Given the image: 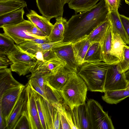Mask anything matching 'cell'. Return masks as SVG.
Here are the masks:
<instances>
[{"label": "cell", "instance_id": "6da1fadb", "mask_svg": "<svg viewBox=\"0 0 129 129\" xmlns=\"http://www.w3.org/2000/svg\"><path fill=\"white\" fill-rule=\"evenodd\" d=\"M109 11L104 0L67 21L63 42L74 43L87 37L101 23L108 19Z\"/></svg>", "mask_w": 129, "mask_h": 129}, {"label": "cell", "instance_id": "7a4b0ae2", "mask_svg": "<svg viewBox=\"0 0 129 129\" xmlns=\"http://www.w3.org/2000/svg\"><path fill=\"white\" fill-rule=\"evenodd\" d=\"M110 65L104 61L86 62L80 67L77 73L90 91L104 92L106 74Z\"/></svg>", "mask_w": 129, "mask_h": 129}, {"label": "cell", "instance_id": "3957f363", "mask_svg": "<svg viewBox=\"0 0 129 129\" xmlns=\"http://www.w3.org/2000/svg\"><path fill=\"white\" fill-rule=\"evenodd\" d=\"M87 87L77 73L71 72L68 80L60 91L64 103L71 110L85 104Z\"/></svg>", "mask_w": 129, "mask_h": 129}, {"label": "cell", "instance_id": "277c9868", "mask_svg": "<svg viewBox=\"0 0 129 129\" xmlns=\"http://www.w3.org/2000/svg\"><path fill=\"white\" fill-rule=\"evenodd\" d=\"M5 55L12 62L10 68L11 71L20 76L30 72L37 59L23 51L16 44Z\"/></svg>", "mask_w": 129, "mask_h": 129}, {"label": "cell", "instance_id": "5b68a950", "mask_svg": "<svg viewBox=\"0 0 129 129\" xmlns=\"http://www.w3.org/2000/svg\"><path fill=\"white\" fill-rule=\"evenodd\" d=\"M86 108L90 129H114L111 117L100 104L93 99L88 100Z\"/></svg>", "mask_w": 129, "mask_h": 129}, {"label": "cell", "instance_id": "8992f818", "mask_svg": "<svg viewBox=\"0 0 129 129\" xmlns=\"http://www.w3.org/2000/svg\"><path fill=\"white\" fill-rule=\"evenodd\" d=\"M34 25L29 20H24L17 24L3 26L0 28L18 45L36 39H48L40 37L30 33L29 30Z\"/></svg>", "mask_w": 129, "mask_h": 129}, {"label": "cell", "instance_id": "52a82bcc", "mask_svg": "<svg viewBox=\"0 0 129 129\" xmlns=\"http://www.w3.org/2000/svg\"><path fill=\"white\" fill-rule=\"evenodd\" d=\"M25 98L21 115L29 123L30 129H43L39 118L34 90L28 82L25 87Z\"/></svg>", "mask_w": 129, "mask_h": 129}, {"label": "cell", "instance_id": "ba28073f", "mask_svg": "<svg viewBox=\"0 0 129 129\" xmlns=\"http://www.w3.org/2000/svg\"><path fill=\"white\" fill-rule=\"evenodd\" d=\"M25 87L23 85L10 88L6 90L0 97V110L6 125Z\"/></svg>", "mask_w": 129, "mask_h": 129}, {"label": "cell", "instance_id": "9c48e42d", "mask_svg": "<svg viewBox=\"0 0 129 129\" xmlns=\"http://www.w3.org/2000/svg\"><path fill=\"white\" fill-rule=\"evenodd\" d=\"M38 112L43 129H53L56 109L34 89Z\"/></svg>", "mask_w": 129, "mask_h": 129}, {"label": "cell", "instance_id": "30bf717a", "mask_svg": "<svg viewBox=\"0 0 129 129\" xmlns=\"http://www.w3.org/2000/svg\"><path fill=\"white\" fill-rule=\"evenodd\" d=\"M128 82L125 73L120 71L118 64L110 65L106 77L105 91L126 89Z\"/></svg>", "mask_w": 129, "mask_h": 129}, {"label": "cell", "instance_id": "8fae6325", "mask_svg": "<svg viewBox=\"0 0 129 129\" xmlns=\"http://www.w3.org/2000/svg\"><path fill=\"white\" fill-rule=\"evenodd\" d=\"M52 51L69 71L77 73L80 66L75 57L72 43L53 48Z\"/></svg>", "mask_w": 129, "mask_h": 129}, {"label": "cell", "instance_id": "7c38bea8", "mask_svg": "<svg viewBox=\"0 0 129 129\" xmlns=\"http://www.w3.org/2000/svg\"><path fill=\"white\" fill-rule=\"evenodd\" d=\"M40 13L50 20L62 16L64 5L62 0H36Z\"/></svg>", "mask_w": 129, "mask_h": 129}, {"label": "cell", "instance_id": "4fadbf2b", "mask_svg": "<svg viewBox=\"0 0 129 129\" xmlns=\"http://www.w3.org/2000/svg\"><path fill=\"white\" fill-rule=\"evenodd\" d=\"M70 43H65L61 41L39 44L30 41L25 42L18 45L24 51L37 57L36 55L38 53H41L45 51L52 50L54 48Z\"/></svg>", "mask_w": 129, "mask_h": 129}, {"label": "cell", "instance_id": "5bb4252c", "mask_svg": "<svg viewBox=\"0 0 129 129\" xmlns=\"http://www.w3.org/2000/svg\"><path fill=\"white\" fill-rule=\"evenodd\" d=\"M113 34L110 24L105 36L100 43L103 61L109 65L118 64L120 61L118 58L111 54Z\"/></svg>", "mask_w": 129, "mask_h": 129}, {"label": "cell", "instance_id": "9a60e30c", "mask_svg": "<svg viewBox=\"0 0 129 129\" xmlns=\"http://www.w3.org/2000/svg\"><path fill=\"white\" fill-rule=\"evenodd\" d=\"M71 72L62 65L56 72L48 75L46 80L52 87L60 91L68 80Z\"/></svg>", "mask_w": 129, "mask_h": 129}, {"label": "cell", "instance_id": "2e32d148", "mask_svg": "<svg viewBox=\"0 0 129 129\" xmlns=\"http://www.w3.org/2000/svg\"><path fill=\"white\" fill-rule=\"evenodd\" d=\"M71 112L73 123L77 129H90L86 103L71 109Z\"/></svg>", "mask_w": 129, "mask_h": 129}, {"label": "cell", "instance_id": "e0dca14e", "mask_svg": "<svg viewBox=\"0 0 129 129\" xmlns=\"http://www.w3.org/2000/svg\"><path fill=\"white\" fill-rule=\"evenodd\" d=\"M26 16L28 20L44 32L47 37L49 36L53 26L50 20L43 15H40L32 10H31Z\"/></svg>", "mask_w": 129, "mask_h": 129}, {"label": "cell", "instance_id": "ac0fdd59", "mask_svg": "<svg viewBox=\"0 0 129 129\" xmlns=\"http://www.w3.org/2000/svg\"><path fill=\"white\" fill-rule=\"evenodd\" d=\"M118 11L109 12L108 18L111 25L113 32L118 34L123 41L129 45V39L120 20Z\"/></svg>", "mask_w": 129, "mask_h": 129}, {"label": "cell", "instance_id": "d6986e66", "mask_svg": "<svg viewBox=\"0 0 129 129\" xmlns=\"http://www.w3.org/2000/svg\"><path fill=\"white\" fill-rule=\"evenodd\" d=\"M56 22L53 26L48 39L50 42L63 41L64 38L67 20L62 16L56 18Z\"/></svg>", "mask_w": 129, "mask_h": 129}, {"label": "cell", "instance_id": "ffe728a7", "mask_svg": "<svg viewBox=\"0 0 129 129\" xmlns=\"http://www.w3.org/2000/svg\"><path fill=\"white\" fill-rule=\"evenodd\" d=\"M10 68L0 69V97L6 90L22 85L13 77Z\"/></svg>", "mask_w": 129, "mask_h": 129}, {"label": "cell", "instance_id": "44dd1931", "mask_svg": "<svg viewBox=\"0 0 129 129\" xmlns=\"http://www.w3.org/2000/svg\"><path fill=\"white\" fill-rule=\"evenodd\" d=\"M91 44L87 37L72 43L74 55L80 67L83 64L85 57Z\"/></svg>", "mask_w": 129, "mask_h": 129}, {"label": "cell", "instance_id": "7402d4cb", "mask_svg": "<svg viewBox=\"0 0 129 129\" xmlns=\"http://www.w3.org/2000/svg\"><path fill=\"white\" fill-rule=\"evenodd\" d=\"M102 96L103 100L107 103L116 104L129 96V89H125L106 91Z\"/></svg>", "mask_w": 129, "mask_h": 129}, {"label": "cell", "instance_id": "603a6c76", "mask_svg": "<svg viewBox=\"0 0 129 129\" xmlns=\"http://www.w3.org/2000/svg\"><path fill=\"white\" fill-rule=\"evenodd\" d=\"M23 9H19L0 16V27L6 25L17 24L25 20Z\"/></svg>", "mask_w": 129, "mask_h": 129}, {"label": "cell", "instance_id": "cb8c5ba5", "mask_svg": "<svg viewBox=\"0 0 129 129\" xmlns=\"http://www.w3.org/2000/svg\"><path fill=\"white\" fill-rule=\"evenodd\" d=\"M25 88L23 91L16 107L9 117L5 129H13L16 123L21 115L25 101Z\"/></svg>", "mask_w": 129, "mask_h": 129}, {"label": "cell", "instance_id": "d4e9b609", "mask_svg": "<svg viewBox=\"0 0 129 129\" xmlns=\"http://www.w3.org/2000/svg\"><path fill=\"white\" fill-rule=\"evenodd\" d=\"M27 6L24 0H8L0 1V16L19 9Z\"/></svg>", "mask_w": 129, "mask_h": 129}, {"label": "cell", "instance_id": "484cf974", "mask_svg": "<svg viewBox=\"0 0 129 129\" xmlns=\"http://www.w3.org/2000/svg\"><path fill=\"white\" fill-rule=\"evenodd\" d=\"M103 61L100 43H91L85 57L83 63L86 62Z\"/></svg>", "mask_w": 129, "mask_h": 129}, {"label": "cell", "instance_id": "4316f807", "mask_svg": "<svg viewBox=\"0 0 129 129\" xmlns=\"http://www.w3.org/2000/svg\"><path fill=\"white\" fill-rule=\"evenodd\" d=\"M108 18L95 28L88 35L87 38L90 42L100 43L105 36L110 25Z\"/></svg>", "mask_w": 129, "mask_h": 129}, {"label": "cell", "instance_id": "83f0119b", "mask_svg": "<svg viewBox=\"0 0 129 129\" xmlns=\"http://www.w3.org/2000/svg\"><path fill=\"white\" fill-rule=\"evenodd\" d=\"M100 0H71L68 4L69 8L74 10L75 14L91 8Z\"/></svg>", "mask_w": 129, "mask_h": 129}, {"label": "cell", "instance_id": "f1b7e54d", "mask_svg": "<svg viewBox=\"0 0 129 129\" xmlns=\"http://www.w3.org/2000/svg\"><path fill=\"white\" fill-rule=\"evenodd\" d=\"M44 90L47 101L52 105L64 102L60 91L52 87L46 80Z\"/></svg>", "mask_w": 129, "mask_h": 129}, {"label": "cell", "instance_id": "f546056e", "mask_svg": "<svg viewBox=\"0 0 129 129\" xmlns=\"http://www.w3.org/2000/svg\"><path fill=\"white\" fill-rule=\"evenodd\" d=\"M126 45L118 34L113 33L111 54L118 58L120 61V62L122 61L123 59V47Z\"/></svg>", "mask_w": 129, "mask_h": 129}, {"label": "cell", "instance_id": "4dcf8cb0", "mask_svg": "<svg viewBox=\"0 0 129 129\" xmlns=\"http://www.w3.org/2000/svg\"><path fill=\"white\" fill-rule=\"evenodd\" d=\"M15 42L5 33L0 34V54H5L13 48Z\"/></svg>", "mask_w": 129, "mask_h": 129}, {"label": "cell", "instance_id": "1f68e13d", "mask_svg": "<svg viewBox=\"0 0 129 129\" xmlns=\"http://www.w3.org/2000/svg\"><path fill=\"white\" fill-rule=\"evenodd\" d=\"M123 59L118 64V67L122 72L125 73L129 70V46L127 45L123 47Z\"/></svg>", "mask_w": 129, "mask_h": 129}, {"label": "cell", "instance_id": "d6a6232c", "mask_svg": "<svg viewBox=\"0 0 129 129\" xmlns=\"http://www.w3.org/2000/svg\"><path fill=\"white\" fill-rule=\"evenodd\" d=\"M50 74H47L42 72H37L28 76V79L34 80L39 86L44 90V86L47 76Z\"/></svg>", "mask_w": 129, "mask_h": 129}, {"label": "cell", "instance_id": "836d02e7", "mask_svg": "<svg viewBox=\"0 0 129 129\" xmlns=\"http://www.w3.org/2000/svg\"><path fill=\"white\" fill-rule=\"evenodd\" d=\"M29 129L30 127L28 121L26 117L21 115L16 123L13 129Z\"/></svg>", "mask_w": 129, "mask_h": 129}, {"label": "cell", "instance_id": "e575fe53", "mask_svg": "<svg viewBox=\"0 0 129 129\" xmlns=\"http://www.w3.org/2000/svg\"><path fill=\"white\" fill-rule=\"evenodd\" d=\"M109 12L118 11L120 3V0H104Z\"/></svg>", "mask_w": 129, "mask_h": 129}, {"label": "cell", "instance_id": "d590c367", "mask_svg": "<svg viewBox=\"0 0 129 129\" xmlns=\"http://www.w3.org/2000/svg\"><path fill=\"white\" fill-rule=\"evenodd\" d=\"M28 79V82L33 89L47 101L44 90L39 86L34 80L33 79Z\"/></svg>", "mask_w": 129, "mask_h": 129}, {"label": "cell", "instance_id": "8d00e7d4", "mask_svg": "<svg viewBox=\"0 0 129 129\" xmlns=\"http://www.w3.org/2000/svg\"><path fill=\"white\" fill-rule=\"evenodd\" d=\"M41 53L43 59L44 61H48L53 60H59L61 62L52 50L43 51Z\"/></svg>", "mask_w": 129, "mask_h": 129}, {"label": "cell", "instance_id": "74e56055", "mask_svg": "<svg viewBox=\"0 0 129 129\" xmlns=\"http://www.w3.org/2000/svg\"><path fill=\"white\" fill-rule=\"evenodd\" d=\"M6 55L0 54V69L7 68L9 65L12 64L11 62Z\"/></svg>", "mask_w": 129, "mask_h": 129}, {"label": "cell", "instance_id": "f35d334b", "mask_svg": "<svg viewBox=\"0 0 129 129\" xmlns=\"http://www.w3.org/2000/svg\"><path fill=\"white\" fill-rule=\"evenodd\" d=\"M120 20L129 39V18L119 14Z\"/></svg>", "mask_w": 129, "mask_h": 129}, {"label": "cell", "instance_id": "ab89813d", "mask_svg": "<svg viewBox=\"0 0 129 129\" xmlns=\"http://www.w3.org/2000/svg\"><path fill=\"white\" fill-rule=\"evenodd\" d=\"M29 32L36 36L46 38H48L46 35L40 29L34 25L29 30Z\"/></svg>", "mask_w": 129, "mask_h": 129}, {"label": "cell", "instance_id": "60d3db41", "mask_svg": "<svg viewBox=\"0 0 129 129\" xmlns=\"http://www.w3.org/2000/svg\"><path fill=\"white\" fill-rule=\"evenodd\" d=\"M61 129V125L59 113L56 109L54 115L53 129Z\"/></svg>", "mask_w": 129, "mask_h": 129}, {"label": "cell", "instance_id": "b9f144b4", "mask_svg": "<svg viewBox=\"0 0 129 129\" xmlns=\"http://www.w3.org/2000/svg\"><path fill=\"white\" fill-rule=\"evenodd\" d=\"M36 43L42 44L50 42L48 39H36L30 41Z\"/></svg>", "mask_w": 129, "mask_h": 129}, {"label": "cell", "instance_id": "7bdbcfd3", "mask_svg": "<svg viewBox=\"0 0 129 129\" xmlns=\"http://www.w3.org/2000/svg\"><path fill=\"white\" fill-rule=\"evenodd\" d=\"M6 124L2 115L1 111L0 110V129H5Z\"/></svg>", "mask_w": 129, "mask_h": 129}, {"label": "cell", "instance_id": "ee69618b", "mask_svg": "<svg viewBox=\"0 0 129 129\" xmlns=\"http://www.w3.org/2000/svg\"><path fill=\"white\" fill-rule=\"evenodd\" d=\"M126 79L128 82H129V70L125 73Z\"/></svg>", "mask_w": 129, "mask_h": 129}, {"label": "cell", "instance_id": "f6af8a7d", "mask_svg": "<svg viewBox=\"0 0 129 129\" xmlns=\"http://www.w3.org/2000/svg\"><path fill=\"white\" fill-rule=\"evenodd\" d=\"M71 0H62L63 4L64 6L66 4H68Z\"/></svg>", "mask_w": 129, "mask_h": 129}, {"label": "cell", "instance_id": "bcb514c9", "mask_svg": "<svg viewBox=\"0 0 129 129\" xmlns=\"http://www.w3.org/2000/svg\"><path fill=\"white\" fill-rule=\"evenodd\" d=\"M125 3L129 5V0H124Z\"/></svg>", "mask_w": 129, "mask_h": 129}, {"label": "cell", "instance_id": "7dc6e473", "mask_svg": "<svg viewBox=\"0 0 129 129\" xmlns=\"http://www.w3.org/2000/svg\"><path fill=\"white\" fill-rule=\"evenodd\" d=\"M126 88L129 89V82H128Z\"/></svg>", "mask_w": 129, "mask_h": 129}, {"label": "cell", "instance_id": "c3c4849f", "mask_svg": "<svg viewBox=\"0 0 129 129\" xmlns=\"http://www.w3.org/2000/svg\"><path fill=\"white\" fill-rule=\"evenodd\" d=\"M8 0H0V1H6Z\"/></svg>", "mask_w": 129, "mask_h": 129}]
</instances>
